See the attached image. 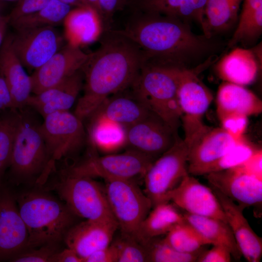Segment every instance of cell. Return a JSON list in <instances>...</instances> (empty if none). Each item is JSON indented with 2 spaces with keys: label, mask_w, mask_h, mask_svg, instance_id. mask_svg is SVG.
Segmentation results:
<instances>
[{
  "label": "cell",
  "mask_w": 262,
  "mask_h": 262,
  "mask_svg": "<svg viewBox=\"0 0 262 262\" xmlns=\"http://www.w3.org/2000/svg\"><path fill=\"white\" fill-rule=\"evenodd\" d=\"M231 254L226 247L214 245L210 249H205L199 256L198 262H229Z\"/></svg>",
  "instance_id": "b9f144b4"
},
{
  "label": "cell",
  "mask_w": 262,
  "mask_h": 262,
  "mask_svg": "<svg viewBox=\"0 0 262 262\" xmlns=\"http://www.w3.org/2000/svg\"><path fill=\"white\" fill-rule=\"evenodd\" d=\"M242 140H236L222 127L214 128L207 126L187 145L189 174L202 175L208 166Z\"/></svg>",
  "instance_id": "ac0fdd59"
},
{
  "label": "cell",
  "mask_w": 262,
  "mask_h": 262,
  "mask_svg": "<svg viewBox=\"0 0 262 262\" xmlns=\"http://www.w3.org/2000/svg\"><path fill=\"white\" fill-rule=\"evenodd\" d=\"M40 130L51 164L78 150L86 134L82 120L68 111L55 112L44 117Z\"/></svg>",
  "instance_id": "7c38bea8"
},
{
  "label": "cell",
  "mask_w": 262,
  "mask_h": 262,
  "mask_svg": "<svg viewBox=\"0 0 262 262\" xmlns=\"http://www.w3.org/2000/svg\"><path fill=\"white\" fill-rule=\"evenodd\" d=\"M168 201L189 213L227 223L222 207L211 187L202 184L190 174L170 193Z\"/></svg>",
  "instance_id": "e0dca14e"
},
{
  "label": "cell",
  "mask_w": 262,
  "mask_h": 262,
  "mask_svg": "<svg viewBox=\"0 0 262 262\" xmlns=\"http://www.w3.org/2000/svg\"><path fill=\"white\" fill-rule=\"evenodd\" d=\"M124 29L115 30L134 42L146 63L192 69L213 58L219 44L191 30L189 23L177 18L134 11Z\"/></svg>",
  "instance_id": "6da1fadb"
},
{
  "label": "cell",
  "mask_w": 262,
  "mask_h": 262,
  "mask_svg": "<svg viewBox=\"0 0 262 262\" xmlns=\"http://www.w3.org/2000/svg\"><path fill=\"white\" fill-rule=\"evenodd\" d=\"M104 191L122 234L136 240L141 224L152 205L133 180H106Z\"/></svg>",
  "instance_id": "52a82bcc"
},
{
  "label": "cell",
  "mask_w": 262,
  "mask_h": 262,
  "mask_svg": "<svg viewBox=\"0 0 262 262\" xmlns=\"http://www.w3.org/2000/svg\"><path fill=\"white\" fill-rule=\"evenodd\" d=\"M13 110L11 113L0 117V186L8 169L16 130L20 115Z\"/></svg>",
  "instance_id": "e575fe53"
},
{
  "label": "cell",
  "mask_w": 262,
  "mask_h": 262,
  "mask_svg": "<svg viewBox=\"0 0 262 262\" xmlns=\"http://www.w3.org/2000/svg\"><path fill=\"white\" fill-rule=\"evenodd\" d=\"M51 0H19L8 15L9 24L18 18L45 7Z\"/></svg>",
  "instance_id": "60d3db41"
},
{
  "label": "cell",
  "mask_w": 262,
  "mask_h": 262,
  "mask_svg": "<svg viewBox=\"0 0 262 262\" xmlns=\"http://www.w3.org/2000/svg\"><path fill=\"white\" fill-rule=\"evenodd\" d=\"M12 45L24 67L34 71L64 45V38L54 27L16 31Z\"/></svg>",
  "instance_id": "5bb4252c"
},
{
  "label": "cell",
  "mask_w": 262,
  "mask_h": 262,
  "mask_svg": "<svg viewBox=\"0 0 262 262\" xmlns=\"http://www.w3.org/2000/svg\"><path fill=\"white\" fill-rule=\"evenodd\" d=\"M257 149L243 139L224 155L208 166L204 170L202 175L228 169L239 165L249 159Z\"/></svg>",
  "instance_id": "d590c367"
},
{
  "label": "cell",
  "mask_w": 262,
  "mask_h": 262,
  "mask_svg": "<svg viewBox=\"0 0 262 262\" xmlns=\"http://www.w3.org/2000/svg\"><path fill=\"white\" fill-rule=\"evenodd\" d=\"M213 187L238 205L253 207L256 217L262 215V175L242 164L204 175Z\"/></svg>",
  "instance_id": "8fae6325"
},
{
  "label": "cell",
  "mask_w": 262,
  "mask_h": 262,
  "mask_svg": "<svg viewBox=\"0 0 262 262\" xmlns=\"http://www.w3.org/2000/svg\"><path fill=\"white\" fill-rule=\"evenodd\" d=\"M16 196L28 233L25 249L59 244L75 224L77 216L65 203L45 191L32 190Z\"/></svg>",
  "instance_id": "3957f363"
},
{
  "label": "cell",
  "mask_w": 262,
  "mask_h": 262,
  "mask_svg": "<svg viewBox=\"0 0 262 262\" xmlns=\"http://www.w3.org/2000/svg\"><path fill=\"white\" fill-rule=\"evenodd\" d=\"M207 0H130L134 11L151 13L177 18L202 26Z\"/></svg>",
  "instance_id": "d4e9b609"
},
{
  "label": "cell",
  "mask_w": 262,
  "mask_h": 262,
  "mask_svg": "<svg viewBox=\"0 0 262 262\" xmlns=\"http://www.w3.org/2000/svg\"><path fill=\"white\" fill-rule=\"evenodd\" d=\"M3 4H4V2L0 1V17L3 16L1 14V12H2V9Z\"/></svg>",
  "instance_id": "681fc988"
},
{
  "label": "cell",
  "mask_w": 262,
  "mask_h": 262,
  "mask_svg": "<svg viewBox=\"0 0 262 262\" xmlns=\"http://www.w3.org/2000/svg\"><path fill=\"white\" fill-rule=\"evenodd\" d=\"M89 5L96 9L99 15L98 0H87ZM100 16V15H99Z\"/></svg>",
  "instance_id": "c3c4849f"
},
{
  "label": "cell",
  "mask_w": 262,
  "mask_h": 262,
  "mask_svg": "<svg viewBox=\"0 0 262 262\" xmlns=\"http://www.w3.org/2000/svg\"><path fill=\"white\" fill-rule=\"evenodd\" d=\"M122 91L108 98L91 116L104 118L126 128L151 112L131 91L130 94H123Z\"/></svg>",
  "instance_id": "484cf974"
},
{
  "label": "cell",
  "mask_w": 262,
  "mask_h": 262,
  "mask_svg": "<svg viewBox=\"0 0 262 262\" xmlns=\"http://www.w3.org/2000/svg\"><path fill=\"white\" fill-rule=\"evenodd\" d=\"M181 69L145 63L130 87L139 100L177 132L182 115L178 99Z\"/></svg>",
  "instance_id": "277c9868"
},
{
  "label": "cell",
  "mask_w": 262,
  "mask_h": 262,
  "mask_svg": "<svg viewBox=\"0 0 262 262\" xmlns=\"http://www.w3.org/2000/svg\"><path fill=\"white\" fill-rule=\"evenodd\" d=\"M12 39V34L6 36L0 48V72L7 84L16 109L26 105L32 92V82L13 48Z\"/></svg>",
  "instance_id": "603a6c76"
},
{
  "label": "cell",
  "mask_w": 262,
  "mask_h": 262,
  "mask_svg": "<svg viewBox=\"0 0 262 262\" xmlns=\"http://www.w3.org/2000/svg\"><path fill=\"white\" fill-rule=\"evenodd\" d=\"M243 0H207L205 4L203 34L208 38L225 32L235 25Z\"/></svg>",
  "instance_id": "f1b7e54d"
},
{
  "label": "cell",
  "mask_w": 262,
  "mask_h": 262,
  "mask_svg": "<svg viewBox=\"0 0 262 262\" xmlns=\"http://www.w3.org/2000/svg\"><path fill=\"white\" fill-rule=\"evenodd\" d=\"M146 248L147 262H197L201 253L205 249L194 253L179 252L159 237L153 238L143 244Z\"/></svg>",
  "instance_id": "836d02e7"
},
{
  "label": "cell",
  "mask_w": 262,
  "mask_h": 262,
  "mask_svg": "<svg viewBox=\"0 0 262 262\" xmlns=\"http://www.w3.org/2000/svg\"><path fill=\"white\" fill-rule=\"evenodd\" d=\"M118 228L116 220L84 221L75 224L66 233L63 241L82 259L109 246Z\"/></svg>",
  "instance_id": "d6986e66"
},
{
  "label": "cell",
  "mask_w": 262,
  "mask_h": 262,
  "mask_svg": "<svg viewBox=\"0 0 262 262\" xmlns=\"http://www.w3.org/2000/svg\"><path fill=\"white\" fill-rule=\"evenodd\" d=\"M63 22L68 43L80 47L95 41L103 26L98 13L90 6L71 9Z\"/></svg>",
  "instance_id": "4316f807"
},
{
  "label": "cell",
  "mask_w": 262,
  "mask_h": 262,
  "mask_svg": "<svg viewBox=\"0 0 262 262\" xmlns=\"http://www.w3.org/2000/svg\"><path fill=\"white\" fill-rule=\"evenodd\" d=\"M89 137L95 147L105 152L125 146L126 128L103 117L91 116Z\"/></svg>",
  "instance_id": "1f68e13d"
},
{
  "label": "cell",
  "mask_w": 262,
  "mask_h": 262,
  "mask_svg": "<svg viewBox=\"0 0 262 262\" xmlns=\"http://www.w3.org/2000/svg\"><path fill=\"white\" fill-rule=\"evenodd\" d=\"M130 0H98L99 12L103 26L108 29L113 16L128 6Z\"/></svg>",
  "instance_id": "ab89813d"
},
{
  "label": "cell",
  "mask_w": 262,
  "mask_h": 262,
  "mask_svg": "<svg viewBox=\"0 0 262 262\" xmlns=\"http://www.w3.org/2000/svg\"><path fill=\"white\" fill-rule=\"evenodd\" d=\"M90 53L67 43L31 75L32 92L37 94L54 86L81 70Z\"/></svg>",
  "instance_id": "2e32d148"
},
{
  "label": "cell",
  "mask_w": 262,
  "mask_h": 262,
  "mask_svg": "<svg viewBox=\"0 0 262 262\" xmlns=\"http://www.w3.org/2000/svg\"><path fill=\"white\" fill-rule=\"evenodd\" d=\"M28 240L16 196L3 183L0 186V262L10 261L25 249Z\"/></svg>",
  "instance_id": "9a60e30c"
},
{
  "label": "cell",
  "mask_w": 262,
  "mask_h": 262,
  "mask_svg": "<svg viewBox=\"0 0 262 262\" xmlns=\"http://www.w3.org/2000/svg\"><path fill=\"white\" fill-rule=\"evenodd\" d=\"M217 114L221 121L234 115L246 116L261 113L262 102L244 86L226 82L218 88L216 96Z\"/></svg>",
  "instance_id": "cb8c5ba5"
},
{
  "label": "cell",
  "mask_w": 262,
  "mask_h": 262,
  "mask_svg": "<svg viewBox=\"0 0 262 262\" xmlns=\"http://www.w3.org/2000/svg\"></svg>",
  "instance_id": "816d5d0a"
},
{
  "label": "cell",
  "mask_w": 262,
  "mask_h": 262,
  "mask_svg": "<svg viewBox=\"0 0 262 262\" xmlns=\"http://www.w3.org/2000/svg\"><path fill=\"white\" fill-rule=\"evenodd\" d=\"M176 250L184 253H194L209 245L186 220L174 227L163 238Z\"/></svg>",
  "instance_id": "d6a6232c"
},
{
  "label": "cell",
  "mask_w": 262,
  "mask_h": 262,
  "mask_svg": "<svg viewBox=\"0 0 262 262\" xmlns=\"http://www.w3.org/2000/svg\"><path fill=\"white\" fill-rule=\"evenodd\" d=\"M141 224L137 241L143 244L148 239L166 234L176 225L185 221L182 212L170 202L153 207Z\"/></svg>",
  "instance_id": "f546056e"
},
{
  "label": "cell",
  "mask_w": 262,
  "mask_h": 262,
  "mask_svg": "<svg viewBox=\"0 0 262 262\" xmlns=\"http://www.w3.org/2000/svg\"><path fill=\"white\" fill-rule=\"evenodd\" d=\"M186 221L209 245H221L230 251L232 257L240 260L242 254L228 224L221 220L196 215L182 211Z\"/></svg>",
  "instance_id": "83f0119b"
},
{
  "label": "cell",
  "mask_w": 262,
  "mask_h": 262,
  "mask_svg": "<svg viewBox=\"0 0 262 262\" xmlns=\"http://www.w3.org/2000/svg\"><path fill=\"white\" fill-rule=\"evenodd\" d=\"M69 210L77 216L92 221L116 220L106 196L93 178L62 175L50 186Z\"/></svg>",
  "instance_id": "8992f818"
},
{
  "label": "cell",
  "mask_w": 262,
  "mask_h": 262,
  "mask_svg": "<svg viewBox=\"0 0 262 262\" xmlns=\"http://www.w3.org/2000/svg\"><path fill=\"white\" fill-rule=\"evenodd\" d=\"M70 6L82 7L90 6L87 0H60Z\"/></svg>",
  "instance_id": "7dc6e473"
},
{
  "label": "cell",
  "mask_w": 262,
  "mask_h": 262,
  "mask_svg": "<svg viewBox=\"0 0 262 262\" xmlns=\"http://www.w3.org/2000/svg\"><path fill=\"white\" fill-rule=\"evenodd\" d=\"M188 147L179 138L175 144L154 161L146 172L144 192L150 200L152 208L167 202L170 193L189 174Z\"/></svg>",
  "instance_id": "ba28073f"
},
{
  "label": "cell",
  "mask_w": 262,
  "mask_h": 262,
  "mask_svg": "<svg viewBox=\"0 0 262 262\" xmlns=\"http://www.w3.org/2000/svg\"><path fill=\"white\" fill-rule=\"evenodd\" d=\"M19 0H0V1L4 2H8V1H18Z\"/></svg>",
  "instance_id": "f907efd6"
},
{
  "label": "cell",
  "mask_w": 262,
  "mask_h": 262,
  "mask_svg": "<svg viewBox=\"0 0 262 262\" xmlns=\"http://www.w3.org/2000/svg\"><path fill=\"white\" fill-rule=\"evenodd\" d=\"M50 262H83V260L75 251L67 247L55 253Z\"/></svg>",
  "instance_id": "f6af8a7d"
},
{
  "label": "cell",
  "mask_w": 262,
  "mask_h": 262,
  "mask_svg": "<svg viewBox=\"0 0 262 262\" xmlns=\"http://www.w3.org/2000/svg\"><path fill=\"white\" fill-rule=\"evenodd\" d=\"M118 250L114 243L93 253L83 262H117Z\"/></svg>",
  "instance_id": "7bdbcfd3"
},
{
  "label": "cell",
  "mask_w": 262,
  "mask_h": 262,
  "mask_svg": "<svg viewBox=\"0 0 262 262\" xmlns=\"http://www.w3.org/2000/svg\"><path fill=\"white\" fill-rule=\"evenodd\" d=\"M154 161L150 158L131 150L122 153L102 156L92 155L82 161L67 167L62 175L101 178L105 180H133L144 177Z\"/></svg>",
  "instance_id": "30bf717a"
},
{
  "label": "cell",
  "mask_w": 262,
  "mask_h": 262,
  "mask_svg": "<svg viewBox=\"0 0 262 262\" xmlns=\"http://www.w3.org/2000/svg\"><path fill=\"white\" fill-rule=\"evenodd\" d=\"M218 198L242 256L249 262H259L262 256V239L253 230L240 206L215 188L210 186Z\"/></svg>",
  "instance_id": "ffe728a7"
},
{
  "label": "cell",
  "mask_w": 262,
  "mask_h": 262,
  "mask_svg": "<svg viewBox=\"0 0 262 262\" xmlns=\"http://www.w3.org/2000/svg\"><path fill=\"white\" fill-rule=\"evenodd\" d=\"M7 109H15L7 84L0 72V111Z\"/></svg>",
  "instance_id": "ee69618b"
},
{
  "label": "cell",
  "mask_w": 262,
  "mask_h": 262,
  "mask_svg": "<svg viewBox=\"0 0 262 262\" xmlns=\"http://www.w3.org/2000/svg\"><path fill=\"white\" fill-rule=\"evenodd\" d=\"M58 244L43 245L38 248L26 249L10 261L14 262H50L51 258L59 251Z\"/></svg>",
  "instance_id": "74e56055"
},
{
  "label": "cell",
  "mask_w": 262,
  "mask_h": 262,
  "mask_svg": "<svg viewBox=\"0 0 262 262\" xmlns=\"http://www.w3.org/2000/svg\"><path fill=\"white\" fill-rule=\"evenodd\" d=\"M53 168L40 126L20 115L8 168L9 179L16 185H42Z\"/></svg>",
  "instance_id": "5b68a950"
},
{
  "label": "cell",
  "mask_w": 262,
  "mask_h": 262,
  "mask_svg": "<svg viewBox=\"0 0 262 262\" xmlns=\"http://www.w3.org/2000/svg\"><path fill=\"white\" fill-rule=\"evenodd\" d=\"M71 10V6L60 0H51L45 7L21 16L11 22L16 31L54 27L63 22Z\"/></svg>",
  "instance_id": "4dcf8cb0"
},
{
  "label": "cell",
  "mask_w": 262,
  "mask_h": 262,
  "mask_svg": "<svg viewBox=\"0 0 262 262\" xmlns=\"http://www.w3.org/2000/svg\"><path fill=\"white\" fill-rule=\"evenodd\" d=\"M100 47L82 68L83 93L75 114L90 117L109 96L131 87L146 61L140 48L115 30H108Z\"/></svg>",
  "instance_id": "7a4b0ae2"
},
{
  "label": "cell",
  "mask_w": 262,
  "mask_h": 262,
  "mask_svg": "<svg viewBox=\"0 0 262 262\" xmlns=\"http://www.w3.org/2000/svg\"><path fill=\"white\" fill-rule=\"evenodd\" d=\"M180 138L159 116L152 112L126 128L125 146L131 150L155 161Z\"/></svg>",
  "instance_id": "4fadbf2b"
},
{
  "label": "cell",
  "mask_w": 262,
  "mask_h": 262,
  "mask_svg": "<svg viewBox=\"0 0 262 262\" xmlns=\"http://www.w3.org/2000/svg\"><path fill=\"white\" fill-rule=\"evenodd\" d=\"M83 81L81 69L57 85L31 95L26 105L34 108L44 117L55 112L68 111L82 88Z\"/></svg>",
  "instance_id": "7402d4cb"
},
{
  "label": "cell",
  "mask_w": 262,
  "mask_h": 262,
  "mask_svg": "<svg viewBox=\"0 0 262 262\" xmlns=\"http://www.w3.org/2000/svg\"><path fill=\"white\" fill-rule=\"evenodd\" d=\"M233 49L217 63L218 76L226 82L242 86L252 83L262 65V45L251 49Z\"/></svg>",
  "instance_id": "44dd1931"
},
{
  "label": "cell",
  "mask_w": 262,
  "mask_h": 262,
  "mask_svg": "<svg viewBox=\"0 0 262 262\" xmlns=\"http://www.w3.org/2000/svg\"><path fill=\"white\" fill-rule=\"evenodd\" d=\"M222 128L237 140L243 139V135L247 124V117L234 115L228 116L221 121Z\"/></svg>",
  "instance_id": "f35d334b"
},
{
  "label": "cell",
  "mask_w": 262,
  "mask_h": 262,
  "mask_svg": "<svg viewBox=\"0 0 262 262\" xmlns=\"http://www.w3.org/2000/svg\"><path fill=\"white\" fill-rule=\"evenodd\" d=\"M209 60L192 69L181 70L178 89V99L181 111L185 137L189 144L207 127L202 116L211 103L213 97L210 90L198 78L199 74L213 63Z\"/></svg>",
  "instance_id": "9c48e42d"
},
{
  "label": "cell",
  "mask_w": 262,
  "mask_h": 262,
  "mask_svg": "<svg viewBox=\"0 0 262 262\" xmlns=\"http://www.w3.org/2000/svg\"><path fill=\"white\" fill-rule=\"evenodd\" d=\"M9 24L8 16H2L0 17V48L5 38L6 31Z\"/></svg>",
  "instance_id": "bcb514c9"
},
{
  "label": "cell",
  "mask_w": 262,
  "mask_h": 262,
  "mask_svg": "<svg viewBox=\"0 0 262 262\" xmlns=\"http://www.w3.org/2000/svg\"><path fill=\"white\" fill-rule=\"evenodd\" d=\"M113 243L118 250L117 262H147L146 247L135 239L122 234Z\"/></svg>",
  "instance_id": "8d00e7d4"
}]
</instances>
